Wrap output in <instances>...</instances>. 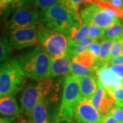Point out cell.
<instances>
[{
    "label": "cell",
    "mask_w": 123,
    "mask_h": 123,
    "mask_svg": "<svg viewBox=\"0 0 123 123\" xmlns=\"http://www.w3.org/2000/svg\"><path fill=\"white\" fill-rule=\"evenodd\" d=\"M70 73L73 77L77 79H81V77L90 74H94L90 70L81 66L75 58L70 62Z\"/></svg>",
    "instance_id": "cell-20"
},
{
    "label": "cell",
    "mask_w": 123,
    "mask_h": 123,
    "mask_svg": "<svg viewBox=\"0 0 123 123\" xmlns=\"http://www.w3.org/2000/svg\"><path fill=\"white\" fill-rule=\"evenodd\" d=\"M113 40L103 38L101 43V48H100V54L98 60V66L101 67L103 66H109L110 62V53L111 48Z\"/></svg>",
    "instance_id": "cell-19"
},
{
    "label": "cell",
    "mask_w": 123,
    "mask_h": 123,
    "mask_svg": "<svg viewBox=\"0 0 123 123\" xmlns=\"http://www.w3.org/2000/svg\"><path fill=\"white\" fill-rule=\"evenodd\" d=\"M70 62L66 56L51 60L49 77L68 75L70 73Z\"/></svg>",
    "instance_id": "cell-15"
},
{
    "label": "cell",
    "mask_w": 123,
    "mask_h": 123,
    "mask_svg": "<svg viewBox=\"0 0 123 123\" xmlns=\"http://www.w3.org/2000/svg\"></svg>",
    "instance_id": "cell-41"
},
{
    "label": "cell",
    "mask_w": 123,
    "mask_h": 123,
    "mask_svg": "<svg viewBox=\"0 0 123 123\" xmlns=\"http://www.w3.org/2000/svg\"><path fill=\"white\" fill-rule=\"evenodd\" d=\"M12 51V46L9 40L3 35H0V62L6 61Z\"/></svg>",
    "instance_id": "cell-22"
},
{
    "label": "cell",
    "mask_w": 123,
    "mask_h": 123,
    "mask_svg": "<svg viewBox=\"0 0 123 123\" xmlns=\"http://www.w3.org/2000/svg\"><path fill=\"white\" fill-rule=\"evenodd\" d=\"M14 8L12 6H5L0 5V17L4 16L7 14H9L10 12V11Z\"/></svg>",
    "instance_id": "cell-34"
},
{
    "label": "cell",
    "mask_w": 123,
    "mask_h": 123,
    "mask_svg": "<svg viewBox=\"0 0 123 123\" xmlns=\"http://www.w3.org/2000/svg\"><path fill=\"white\" fill-rule=\"evenodd\" d=\"M66 123H81L77 121V120H75V118L72 119V120H66Z\"/></svg>",
    "instance_id": "cell-38"
},
{
    "label": "cell",
    "mask_w": 123,
    "mask_h": 123,
    "mask_svg": "<svg viewBox=\"0 0 123 123\" xmlns=\"http://www.w3.org/2000/svg\"><path fill=\"white\" fill-rule=\"evenodd\" d=\"M0 5L5 6H12L15 8L14 5L13 0H0Z\"/></svg>",
    "instance_id": "cell-36"
},
{
    "label": "cell",
    "mask_w": 123,
    "mask_h": 123,
    "mask_svg": "<svg viewBox=\"0 0 123 123\" xmlns=\"http://www.w3.org/2000/svg\"><path fill=\"white\" fill-rule=\"evenodd\" d=\"M100 48H101L100 43L98 41L94 40L88 47L87 51H88V52H90V53H91L92 55L98 60V57H99V54H100Z\"/></svg>",
    "instance_id": "cell-29"
},
{
    "label": "cell",
    "mask_w": 123,
    "mask_h": 123,
    "mask_svg": "<svg viewBox=\"0 0 123 123\" xmlns=\"http://www.w3.org/2000/svg\"><path fill=\"white\" fill-rule=\"evenodd\" d=\"M19 113L20 110L14 95L0 97V114L7 117H15Z\"/></svg>",
    "instance_id": "cell-13"
},
{
    "label": "cell",
    "mask_w": 123,
    "mask_h": 123,
    "mask_svg": "<svg viewBox=\"0 0 123 123\" xmlns=\"http://www.w3.org/2000/svg\"><path fill=\"white\" fill-rule=\"evenodd\" d=\"M120 40V43H121V44H122V47H123V34H122V36H120V38H119Z\"/></svg>",
    "instance_id": "cell-39"
},
{
    "label": "cell",
    "mask_w": 123,
    "mask_h": 123,
    "mask_svg": "<svg viewBox=\"0 0 123 123\" xmlns=\"http://www.w3.org/2000/svg\"><path fill=\"white\" fill-rule=\"evenodd\" d=\"M17 60L27 77L40 82L49 78L51 58L42 47L37 46L23 54Z\"/></svg>",
    "instance_id": "cell-1"
},
{
    "label": "cell",
    "mask_w": 123,
    "mask_h": 123,
    "mask_svg": "<svg viewBox=\"0 0 123 123\" xmlns=\"http://www.w3.org/2000/svg\"><path fill=\"white\" fill-rule=\"evenodd\" d=\"M62 0H34V5L36 8L44 10L55 5L61 4Z\"/></svg>",
    "instance_id": "cell-26"
},
{
    "label": "cell",
    "mask_w": 123,
    "mask_h": 123,
    "mask_svg": "<svg viewBox=\"0 0 123 123\" xmlns=\"http://www.w3.org/2000/svg\"><path fill=\"white\" fill-rule=\"evenodd\" d=\"M91 102L93 106L103 116L110 112L111 109L115 105L113 98L99 84H98L95 94L91 98Z\"/></svg>",
    "instance_id": "cell-11"
},
{
    "label": "cell",
    "mask_w": 123,
    "mask_h": 123,
    "mask_svg": "<svg viewBox=\"0 0 123 123\" xmlns=\"http://www.w3.org/2000/svg\"><path fill=\"white\" fill-rule=\"evenodd\" d=\"M112 117L118 123H123V108L114 105L110 111Z\"/></svg>",
    "instance_id": "cell-28"
},
{
    "label": "cell",
    "mask_w": 123,
    "mask_h": 123,
    "mask_svg": "<svg viewBox=\"0 0 123 123\" xmlns=\"http://www.w3.org/2000/svg\"><path fill=\"white\" fill-rule=\"evenodd\" d=\"M79 87L81 97L91 98L98 87L96 75L90 74L79 79Z\"/></svg>",
    "instance_id": "cell-14"
},
{
    "label": "cell",
    "mask_w": 123,
    "mask_h": 123,
    "mask_svg": "<svg viewBox=\"0 0 123 123\" xmlns=\"http://www.w3.org/2000/svg\"><path fill=\"white\" fill-rule=\"evenodd\" d=\"M97 82L107 91H110L115 88H123V79L114 74L108 66L98 67L96 72Z\"/></svg>",
    "instance_id": "cell-12"
},
{
    "label": "cell",
    "mask_w": 123,
    "mask_h": 123,
    "mask_svg": "<svg viewBox=\"0 0 123 123\" xmlns=\"http://www.w3.org/2000/svg\"><path fill=\"white\" fill-rule=\"evenodd\" d=\"M30 117L32 123H50L44 98L40 101L34 106L31 111Z\"/></svg>",
    "instance_id": "cell-16"
},
{
    "label": "cell",
    "mask_w": 123,
    "mask_h": 123,
    "mask_svg": "<svg viewBox=\"0 0 123 123\" xmlns=\"http://www.w3.org/2000/svg\"><path fill=\"white\" fill-rule=\"evenodd\" d=\"M38 16L43 25L68 36L73 29L81 23L79 14L75 16L61 4L40 10Z\"/></svg>",
    "instance_id": "cell-2"
},
{
    "label": "cell",
    "mask_w": 123,
    "mask_h": 123,
    "mask_svg": "<svg viewBox=\"0 0 123 123\" xmlns=\"http://www.w3.org/2000/svg\"><path fill=\"white\" fill-rule=\"evenodd\" d=\"M105 30L100 27L97 26L93 23H90L88 26V37L91 38L93 40L102 39L105 37Z\"/></svg>",
    "instance_id": "cell-23"
},
{
    "label": "cell",
    "mask_w": 123,
    "mask_h": 123,
    "mask_svg": "<svg viewBox=\"0 0 123 123\" xmlns=\"http://www.w3.org/2000/svg\"><path fill=\"white\" fill-rule=\"evenodd\" d=\"M105 1H106V0H105Z\"/></svg>",
    "instance_id": "cell-42"
},
{
    "label": "cell",
    "mask_w": 123,
    "mask_h": 123,
    "mask_svg": "<svg viewBox=\"0 0 123 123\" xmlns=\"http://www.w3.org/2000/svg\"><path fill=\"white\" fill-rule=\"evenodd\" d=\"M37 35L40 44L48 53L51 60L65 56L68 42V36L44 27L42 24L39 26Z\"/></svg>",
    "instance_id": "cell-5"
},
{
    "label": "cell",
    "mask_w": 123,
    "mask_h": 123,
    "mask_svg": "<svg viewBox=\"0 0 123 123\" xmlns=\"http://www.w3.org/2000/svg\"><path fill=\"white\" fill-rule=\"evenodd\" d=\"M39 21L38 14L30 7H19L6 23L5 30L10 31L20 28L34 27Z\"/></svg>",
    "instance_id": "cell-8"
},
{
    "label": "cell",
    "mask_w": 123,
    "mask_h": 123,
    "mask_svg": "<svg viewBox=\"0 0 123 123\" xmlns=\"http://www.w3.org/2000/svg\"><path fill=\"white\" fill-rule=\"evenodd\" d=\"M107 92L114 100L115 105L123 108V88H115Z\"/></svg>",
    "instance_id": "cell-25"
},
{
    "label": "cell",
    "mask_w": 123,
    "mask_h": 123,
    "mask_svg": "<svg viewBox=\"0 0 123 123\" xmlns=\"http://www.w3.org/2000/svg\"><path fill=\"white\" fill-rule=\"evenodd\" d=\"M50 81H40L38 84H31L25 88L21 97L22 111L28 116L34 106L44 99L49 90Z\"/></svg>",
    "instance_id": "cell-7"
},
{
    "label": "cell",
    "mask_w": 123,
    "mask_h": 123,
    "mask_svg": "<svg viewBox=\"0 0 123 123\" xmlns=\"http://www.w3.org/2000/svg\"><path fill=\"white\" fill-rule=\"evenodd\" d=\"M123 34V25L118 20L106 30L105 33V38L111 40L119 39Z\"/></svg>",
    "instance_id": "cell-21"
},
{
    "label": "cell",
    "mask_w": 123,
    "mask_h": 123,
    "mask_svg": "<svg viewBox=\"0 0 123 123\" xmlns=\"http://www.w3.org/2000/svg\"><path fill=\"white\" fill-rule=\"evenodd\" d=\"M25 77L17 59L4 62L0 65V97L16 94L23 88Z\"/></svg>",
    "instance_id": "cell-3"
},
{
    "label": "cell",
    "mask_w": 123,
    "mask_h": 123,
    "mask_svg": "<svg viewBox=\"0 0 123 123\" xmlns=\"http://www.w3.org/2000/svg\"><path fill=\"white\" fill-rule=\"evenodd\" d=\"M67 123L66 121H63V122H59V123Z\"/></svg>",
    "instance_id": "cell-40"
},
{
    "label": "cell",
    "mask_w": 123,
    "mask_h": 123,
    "mask_svg": "<svg viewBox=\"0 0 123 123\" xmlns=\"http://www.w3.org/2000/svg\"><path fill=\"white\" fill-rule=\"evenodd\" d=\"M123 55V49L121 43L119 39L114 40H113V43H112L109 59L110 60L111 59L116 57L118 55Z\"/></svg>",
    "instance_id": "cell-27"
},
{
    "label": "cell",
    "mask_w": 123,
    "mask_h": 123,
    "mask_svg": "<svg viewBox=\"0 0 123 123\" xmlns=\"http://www.w3.org/2000/svg\"><path fill=\"white\" fill-rule=\"evenodd\" d=\"M110 4L114 6L115 7L122 9L123 10V0H107Z\"/></svg>",
    "instance_id": "cell-35"
},
{
    "label": "cell",
    "mask_w": 123,
    "mask_h": 123,
    "mask_svg": "<svg viewBox=\"0 0 123 123\" xmlns=\"http://www.w3.org/2000/svg\"><path fill=\"white\" fill-rule=\"evenodd\" d=\"M36 27L20 28L9 32V41L12 47L17 49L31 47L38 43Z\"/></svg>",
    "instance_id": "cell-10"
},
{
    "label": "cell",
    "mask_w": 123,
    "mask_h": 123,
    "mask_svg": "<svg viewBox=\"0 0 123 123\" xmlns=\"http://www.w3.org/2000/svg\"><path fill=\"white\" fill-rule=\"evenodd\" d=\"M110 70L119 78L123 79V64H116V65H111L108 66Z\"/></svg>",
    "instance_id": "cell-30"
},
{
    "label": "cell",
    "mask_w": 123,
    "mask_h": 123,
    "mask_svg": "<svg viewBox=\"0 0 123 123\" xmlns=\"http://www.w3.org/2000/svg\"><path fill=\"white\" fill-rule=\"evenodd\" d=\"M34 0H13L14 5L16 7H30Z\"/></svg>",
    "instance_id": "cell-31"
},
{
    "label": "cell",
    "mask_w": 123,
    "mask_h": 123,
    "mask_svg": "<svg viewBox=\"0 0 123 123\" xmlns=\"http://www.w3.org/2000/svg\"><path fill=\"white\" fill-rule=\"evenodd\" d=\"M81 66L89 69L93 73L96 74L98 66V60L88 51L78 55L77 57H74Z\"/></svg>",
    "instance_id": "cell-17"
},
{
    "label": "cell",
    "mask_w": 123,
    "mask_h": 123,
    "mask_svg": "<svg viewBox=\"0 0 123 123\" xmlns=\"http://www.w3.org/2000/svg\"><path fill=\"white\" fill-rule=\"evenodd\" d=\"M88 26L87 23L81 20V23L73 29L70 34L68 36L69 39L75 43H78L88 38Z\"/></svg>",
    "instance_id": "cell-18"
},
{
    "label": "cell",
    "mask_w": 123,
    "mask_h": 123,
    "mask_svg": "<svg viewBox=\"0 0 123 123\" xmlns=\"http://www.w3.org/2000/svg\"><path fill=\"white\" fill-rule=\"evenodd\" d=\"M103 116L93 106L91 98L81 97L74 109V118L81 123H101Z\"/></svg>",
    "instance_id": "cell-9"
},
{
    "label": "cell",
    "mask_w": 123,
    "mask_h": 123,
    "mask_svg": "<svg viewBox=\"0 0 123 123\" xmlns=\"http://www.w3.org/2000/svg\"><path fill=\"white\" fill-rule=\"evenodd\" d=\"M81 98L79 79L72 75H66L61 105L56 117V123L74 118V109Z\"/></svg>",
    "instance_id": "cell-4"
},
{
    "label": "cell",
    "mask_w": 123,
    "mask_h": 123,
    "mask_svg": "<svg viewBox=\"0 0 123 123\" xmlns=\"http://www.w3.org/2000/svg\"><path fill=\"white\" fill-rule=\"evenodd\" d=\"M0 123H12V121L8 118H0Z\"/></svg>",
    "instance_id": "cell-37"
},
{
    "label": "cell",
    "mask_w": 123,
    "mask_h": 123,
    "mask_svg": "<svg viewBox=\"0 0 123 123\" xmlns=\"http://www.w3.org/2000/svg\"><path fill=\"white\" fill-rule=\"evenodd\" d=\"M88 0H62L61 5L68 9L75 16H78V6L81 3L86 2Z\"/></svg>",
    "instance_id": "cell-24"
},
{
    "label": "cell",
    "mask_w": 123,
    "mask_h": 123,
    "mask_svg": "<svg viewBox=\"0 0 123 123\" xmlns=\"http://www.w3.org/2000/svg\"><path fill=\"white\" fill-rule=\"evenodd\" d=\"M101 123H118L114 118L112 117V116L111 115L110 112H108L107 114H106L105 115H103V119Z\"/></svg>",
    "instance_id": "cell-33"
},
{
    "label": "cell",
    "mask_w": 123,
    "mask_h": 123,
    "mask_svg": "<svg viewBox=\"0 0 123 123\" xmlns=\"http://www.w3.org/2000/svg\"><path fill=\"white\" fill-rule=\"evenodd\" d=\"M79 17L88 25L90 23H93L104 30H107L118 21L117 16L113 12L89 2L80 11Z\"/></svg>",
    "instance_id": "cell-6"
},
{
    "label": "cell",
    "mask_w": 123,
    "mask_h": 123,
    "mask_svg": "<svg viewBox=\"0 0 123 123\" xmlns=\"http://www.w3.org/2000/svg\"><path fill=\"white\" fill-rule=\"evenodd\" d=\"M116 65V64H123V55H118L116 57L111 59L109 62V65Z\"/></svg>",
    "instance_id": "cell-32"
}]
</instances>
